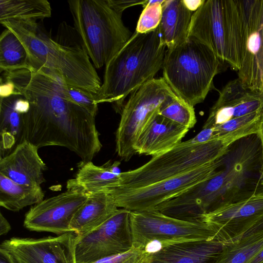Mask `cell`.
<instances>
[{"instance_id": "6da1fadb", "label": "cell", "mask_w": 263, "mask_h": 263, "mask_svg": "<svg viewBox=\"0 0 263 263\" xmlns=\"http://www.w3.org/2000/svg\"><path fill=\"white\" fill-rule=\"evenodd\" d=\"M56 72L32 66L4 72L16 91L29 102L23 118L22 142L38 149L47 146L66 147L83 163L91 161L102 146L95 117L62 96Z\"/></svg>"}, {"instance_id": "7a4b0ae2", "label": "cell", "mask_w": 263, "mask_h": 263, "mask_svg": "<svg viewBox=\"0 0 263 263\" xmlns=\"http://www.w3.org/2000/svg\"><path fill=\"white\" fill-rule=\"evenodd\" d=\"M158 28L140 33L135 32L105 65L103 82L95 96L96 103L114 104L121 111L128 95L154 79L162 68L166 50Z\"/></svg>"}, {"instance_id": "3957f363", "label": "cell", "mask_w": 263, "mask_h": 263, "mask_svg": "<svg viewBox=\"0 0 263 263\" xmlns=\"http://www.w3.org/2000/svg\"><path fill=\"white\" fill-rule=\"evenodd\" d=\"M0 23L23 43L30 66L54 71L66 83L95 96L97 93L101 81L83 46L55 41L35 20H8Z\"/></svg>"}, {"instance_id": "277c9868", "label": "cell", "mask_w": 263, "mask_h": 263, "mask_svg": "<svg viewBox=\"0 0 263 263\" xmlns=\"http://www.w3.org/2000/svg\"><path fill=\"white\" fill-rule=\"evenodd\" d=\"M188 37L238 71L244 53L241 0H203L192 14Z\"/></svg>"}, {"instance_id": "5b68a950", "label": "cell", "mask_w": 263, "mask_h": 263, "mask_svg": "<svg viewBox=\"0 0 263 263\" xmlns=\"http://www.w3.org/2000/svg\"><path fill=\"white\" fill-rule=\"evenodd\" d=\"M75 29L96 68L105 66L132 35L110 0L68 1Z\"/></svg>"}, {"instance_id": "8992f818", "label": "cell", "mask_w": 263, "mask_h": 263, "mask_svg": "<svg viewBox=\"0 0 263 263\" xmlns=\"http://www.w3.org/2000/svg\"><path fill=\"white\" fill-rule=\"evenodd\" d=\"M162 69L163 78L174 92L194 106L204 100L214 87V78L226 68L207 47L188 37L166 50Z\"/></svg>"}, {"instance_id": "52a82bcc", "label": "cell", "mask_w": 263, "mask_h": 263, "mask_svg": "<svg viewBox=\"0 0 263 263\" xmlns=\"http://www.w3.org/2000/svg\"><path fill=\"white\" fill-rule=\"evenodd\" d=\"M234 141L227 139L199 144L190 139L181 142L169 150L153 156L137 168L120 173V180L114 188L141 187L190 171L220 158Z\"/></svg>"}, {"instance_id": "ba28073f", "label": "cell", "mask_w": 263, "mask_h": 263, "mask_svg": "<svg viewBox=\"0 0 263 263\" xmlns=\"http://www.w3.org/2000/svg\"><path fill=\"white\" fill-rule=\"evenodd\" d=\"M130 222L133 247L149 253L175 243L215 239L206 223L173 218L156 210L131 211Z\"/></svg>"}, {"instance_id": "9c48e42d", "label": "cell", "mask_w": 263, "mask_h": 263, "mask_svg": "<svg viewBox=\"0 0 263 263\" xmlns=\"http://www.w3.org/2000/svg\"><path fill=\"white\" fill-rule=\"evenodd\" d=\"M175 93L163 78H154L133 92L121 111L116 134V151L129 160L135 154L139 135L159 110L162 104Z\"/></svg>"}, {"instance_id": "30bf717a", "label": "cell", "mask_w": 263, "mask_h": 263, "mask_svg": "<svg viewBox=\"0 0 263 263\" xmlns=\"http://www.w3.org/2000/svg\"><path fill=\"white\" fill-rule=\"evenodd\" d=\"M223 155L205 165L145 186L132 189L113 188L107 192L118 208L136 212L154 210L159 204L214 176L223 163Z\"/></svg>"}, {"instance_id": "8fae6325", "label": "cell", "mask_w": 263, "mask_h": 263, "mask_svg": "<svg viewBox=\"0 0 263 263\" xmlns=\"http://www.w3.org/2000/svg\"><path fill=\"white\" fill-rule=\"evenodd\" d=\"M130 213L127 209H118L100 226L78 238L76 246L77 263H92L133 248Z\"/></svg>"}, {"instance_id": "7c38bea8", "label": "cell", "mask_w": 263, "mask_h": 263, "mask_svg": "<svg viewBox=\"0 0 263 263\" xmlns=\"http://www.w3.org/2000/svg\"><path fill=\"white\" fill-rule=\"evenodd\" d=\"M78 235L69 232L40 238L12 237L0 245V255L9 263H77Z\"/></svg>"}, {"instance_id": "4fadbf2b", "label": "cell", "mask_w": 263, "mask_h": 263, "mask_svg": "<svg viewBox=\"0 0 263 263\" xmlns=\"http://www.w3.org/2000/svg\"><path fill=\"white\" fill-rule=\"evenodd\" d=\"M263 219V191L220 206L203 215L201 221L215 232V240L233 242Z\"/></svg>"}, {"instance_id": "5bb4252c", "label": "cell", "mask_w": 263, "mask_h": 263, "mask_svg": "<svg viewBox=\"0 0 263 263\" xmlns=\"http://www.w3.org/2000/svg\"><path fill=\"white\" fill-rule=\"evenodd\" d=\"M243 58L238 78L246 87L263 92V0H241Z\"/></svg>"}, {"instance_id": "9a60e30c", "label": "cell", "mask_w": 263, "mask_h": 263, "mask_svg": "<svg viewBox=\"0 0 263 263\" xmlns=\"http://www.w3.org/2000/svg\"><path fill=\"white\" fill-rule=\"evenodd\" d=\"M87 198V193L67 189L58 195L43 199L26 213L24 226L30 231L58 235L72 232L70 224L73 217Z\"/></svg>"}, {"instance_id": "2e32d148", "label": "cell", "mask_w": 263, "mask_h": 263, "mask_svg": "<svg viewBox=\"0 0 263 263\" xmlns=\"http://www.w3.org/2000/svg\"><path fill=\"white\" fill-rule=\"evenodd\" d=\"M262 109L263 92L245 87L237 78L228 82L220 91L202 128L213 127Z\"/></svg>"}, {"instance_id": "e0dca14e", "label": "cell", "mask_w": 263, "mask_h": 263, "mask_svg": "<svg viewBox=\"0 0 263 263\" xmlns=\"http://www.w3.org/2000/svg\"><path fill=\"white\" fill-rule=\"evenodd\" d=\"M46 164L38 148L27 141L18 144L9 154L0 158V174L21 184L40 186L45 181Z\"/></svg>"}, {"instance_id": "ac0fdd59", "label": "cell", "mask_w": 263, "mask_h": 263, "mask_svg": "<svg viewBox=\"0 0 263 263\" xmlns=\"http://www.w3.org/2000/svg\"><path fill=\"white\" fill-rule=\"evenodd\" d=\"M224 245L215 239L175 243L149 253L147 263H216Z\"/></svg>"}, {"instance_id": "d6986e66", "label": "cell", "mask_w": 263, "mask_h": 263, "mask_svg": "<svg viewBox=\"0 0 263 263\" xmlns=\"http://www.w3.org/2000/svg\"><path fill=\"white\" fill-rule=\"evenodd\" d=\"M189 130L158 113L139 135L134 147L135 153L152 157L160 154L182 142Z\"/></svg>"}, {"instance_id": "ffe728a7", "label": "cell", "mask_w": 263, "mask_h": 263, "mask_svg": "<svg viewBox=\"0 0 263 263\" xmlns=\"http://www.w3.org/2000/svg\"><path fill=\"white\" fill-rule=\"evenodd\" d=\"M88 198L74 215L70 228L81 238L96 229L118 210L111 195L106 191L87 193Z\"/></svg>"}, {"instance_id": "44dd1931", "label": "cell", "mask_w": 263, "mask_h": 263, "mask_svg": "<svg viewBox=\"0 0 263 263\" xmlns=\"http://www.w3.org/2000/svg\"><path fill=\"white\" fill-rule=\"evenodd\" d=\"M192 14L183 0H164L158 29L167 49L178 46L187 40Z\"/></svg>"}, {"instance_id": "7402d4cb", "label": "cell", "mask_w": 263, "mask_h": 263, "mask_svg": "<svg viewBox=\"0 0 263 263\" xmlns=\"http://www.w3.org/2000/svg\"><path fill=\"white\" fill-rule=\"evenodd\" d=\"M0 99L1 156L4 154V157L22 142L23 118L26 111L17 102L16 95Z\"/></svg>"}, {"instance_id": "603a6c76", "label": "cell", "mask_w": 263, "mask_h": 263, "mask_svg": "<svg viewBox=\"0 0 263 263\" xmlns=\"http://www.w3.org/2000/svg\"><path fill=\"white\" fill-rule=\"evenodd\" d=\"M120 173L111 171L107 163L98 166L91 161L83 163L74 179L67 183V189L79 190L85 193L106 191L118 186Z\"/></svg>"}, {"instance_id": "cb8c5ba5", "label": "cell", "mask_w": 263, "mask_h": 263, "mask_svg": "<svg viewBox=\"0 0 263 263\" xmlns=\"http://www.w3.org/2000/svg\"><path fill=\"white\" fill-rule=\"evenodd\" d=\"M263 249V219L237 240L225 243L216 263H248Z\"/></svg>"}, {"instance_id": "d4e9b609", "label": "cell", "mask_w": 263, "mask_h": 263, "mask_svg": "<svg viewBox=\"0 0 263 263\" xmlns=\"http://www.w3.org/2000/svg\"><path fill=\"white\" fill-rule=\"evenodd\" d=\"M41 186L17 183L0 174V205L9 211L17 212L24 208L36 204L43 200Z\"/></svg>"}, {"instance_id": "484cf974", "label": "cell", "mask_w": 263, "mask_h": 263, "mask_svg": "<svg viewBox=\"0 0 263 263\" xmlns=\"http://www.w3.org/2000/svg\"><path fill=\"white\" fill-rule=\"evenodd\" d=\"M47 0H0V22L8 20H35L50 17Z\"/></svg>"}, {"instance_id": "4316f807", "label": "cell", "mask_w": 263, "mask_h": 263, "mask_svg": "<svg viewBox=\"0 0 263 263\" xmlns=\"http://www.w3.org/2000/svg\"><path fill=\"white\" fill-rule=\"evenodd\" d=\"M27 52L23 43L6 28L0 36V70L2 72L28 68Z\"/></svg>"}, {"instance_id": "83f0119b", "label": "cell", "mask_w": 263, "mask_h": 263, "mask_svg": "<svg viewBox=\"0 0 263 263\" xmlns=\"http://www.w3.org/2000/svg\"><path fill=\"white\" fill-rule=\"evenodd\" d=\"M158 114L189 129L193 127L197 122L194 106L176 94L162 104Z\"/></svg>"}, {"instance_id": "f1b7e54d", "label": "cell", "mask_w": 263, "mask_h": 263, "mask_svg": "<svg viewBox=\"0 0 263 263\" xmlns=\"http://www.w3.org/2000/svg\"><path fill=\"white\" fill-rule=\"evenodd\" d=\"M59 84L61 93L66 100L82 107L92 115L96 116L98 104L95 102L94 95L66 83L60 76Z\"/></svg>"}, {"instance_id": "f546056e", "label": "cell", "mask_w": 263, "mask_h": 263, "mask_svg": "<svg viewBox=\"0 0 263 263\" xmlns=\"http://www.w3.org/2000/svg\"><path fill=\"white\" fill-rule=\"evenodd\" d=\"M164 0H149L137 22L136 31L144 33L157 29L160 23Z\"/></svg>"}, {"instance_id": "4dcf8cb0", "label": "cell", "mask_w": 263, "mask_h": 263, "mask_svg": "<svg viewBox=\"0 0 263 263\" xmlns=\"http://www.w3.org/2000/svg\"><path fill=\"white\" fill-rule=\"evenodd\" d=\"M149 253L133 247L128 251L108 257L92 263H147Z\"/></svg>"}, {"instance_id": "1f68e13d", "label": "cell", "mask_w": 263, "mask_h": 263, "mask_svg": "<svg viewBox=\"0 0 263 263\" xmlns=\"http://www.w3.org/2000/svg\"><path fill=\"white\" fill-rule=\"evenodd\" d=\"M149 0L138 1V0H124V1H115L110 0L111 5L118 11L122 13L123 11L127 8L133 6L141 5L143 7L146 5Z\"/></svg>"}, {"instance_id": "d6a6232c", "label": "cell", "mask_w": 263, "mask_h": 263, "mask_svg": "<svg viewBox=\"0 0 263 263\" xmlns=\"http://www.w3.org/2000/svg\"><path fill=\"white\" fill-rule=\"evenodd\" d=\"M17 95L19 94L16 91L13 83L1 77L0 85L1 98H7Z\"/></svg>"}, {"instance_id": "836d02e7", "label": "cell", "mask_w": 263, "mask_h": 263, "mask_svg": "<svg viewBox=\"0 0 263 263\" xmlns=\"http://www.w3.org/2000/svg\"><path fill=\"white\" fill-rule=\"evenodd\" d=\"M192 141L195 143H205L215 141L214 140L212 128H202V129L194 138Z\"/></svg>"}, {"instance_id": "e575fe53", "label": "cell", "mask_w": 263, "mask_h": 263, "mask_svg": "<svg viewBox=\"0 0 263 263\" xmlns=\"http://www.w3.org/2000/svg\"><path fill=\"white\" fill-rule=\"evenodd\" d=\"M11 230V226L6 218L0 213V235H6Z\"/></svg>"}, {"instance_id": "d590c367", "label": "cell", "mask_w": 263, "mask_h": 263, "mask_svg": "<svg viewBox=\"0 0 263 263\" xmlns=\"http://www.w3.org/2000/svg\"><path fill=\"white\" fill-rule=\"evenodd\" d=\"M186 7L192 12L196 11L202 5L203 0L187 1L183 0Z\"/></svg>"}, {"instance_id": "8d00e7d4", "label": "cell", "mask_w": 263, "mask_h": 263, "mask_svg": "<svg viewBox=\"0 0 263 263\" xmlns=\"http://www.w3.org/2000/svg\"><path fill=\"white\" fill-rule=\"evenodd\" d=\"M257 134L258 136L260 141L263 155V109L261 111L259 119L258 129Z\"/></svg>"}, {"instance_id": "74e56055", "label": "cell", "mask_w": 263, "mask_h": 263, "mask_svg": "<svg viewBox=\"0 0 263 263\" xmlns=\"http://www.w3.org/2000/svg\"><path fill=\"white\" fill-rule=\"evenodd\" d=\"M248 263H263V249Z\"/></svg>"}, {"instance_id": "f35d334b", "label": "cell", "mask_w": 263, "mask_h": 263, "mask_svg": "<svg viewBox=\"0 0 263 263\" xmlns=\"http://www.w3.org/2000/svg\"><path fill=\"white\" fill-rule=\"evenodd\" d=\"M0 263H9L8 260L4 257L2 255H0Z\"/></svg>"}, {"instance_id": "ab89813d", "label": "cell", "mask_w": 263, "mask_h": 263, "mask_svg": "<svg viewBox=\"0 0 263 263\" xmlns=\"http://www.w3.org/2000/svg\"><path fill=\"white\" fill-rule=\"evenodd\" d=\"M260 183L261 185L263 187V170L260 176Z\"/></svg>"}]
</instances>
